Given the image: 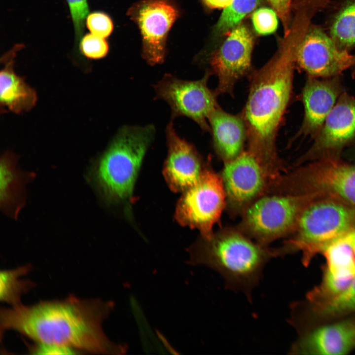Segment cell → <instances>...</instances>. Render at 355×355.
<instances>
[{
	"instance_id": "cell-1",
	"label": "cell",
	"mask_w": 355,
	"mask_h": 355,
	"mask_svg": "<svg viewBox=\"0 0 355 355\" xmlns=\"http://www.w3.org/2000/svg\"><path fill=\"white\" fill-rule=\"evenodd\" d=\"M309 26L305 18H294L275 55L249 74L248 97L242 114L247 150L270 178L287 171L278 154L276 138L292 93L297 50Z\"/></svg>"
},
{
	"instance_id": "cell-2",
	"label": "cell",
	"mask_w": 355,
	"mask_h": 355,
	"mask_svg": "<svg viewBox=\"0 0 355 355\" xmlns=\"http://www.w3.org/2000/svg\"><path fill=\"white\" fill-rule=\"evenodd\" d=\"M110 308L109 303L99 299L71 295L30 306L21 303L1 308V340L6 330H13L36 343L94 354L111 353L113 347L101 325Z\"/></svg>"
},
{
	"instance_id": "cell-3",
	"label": "cell",
	"mask_w": 355,
	"mask_h": 355,
	"mask_svg": "<svg viewBox=\"0 0 355 355\" xmlns=\"http://www.w3.org/2000/svg\"><path fill=\"white\" fill-rule=\"evenodd\" d=\"M193 261L216 271L225 287L243 293L251 300L264 267L276 256L274 248L263 246L236 228L225 227L201 236L192 248Z\"/></svg>"
},
{
	"instance_id": "cell-4",
	"label": "cell",
	"mask_w": 355,
	"mask_h": 355,
	"mask_svg": "<svg viewBox=\"0 0 355 355\" xmlns=\"http://www.w3.org/2000/svg\"><path fill=\"white\" fill-rule=\"evenodd\" d=\"M155 127H121L100 158L96 178L109 202L122 204L130 211L135 182L143 160L153 141Z\"/></svg>"
},
{
	"instance_id": "cell-5",
	"label": "cell",
	"mask_w": 355,
	"mask_h": 355,
	"mask_svg": "<svg viewBox=\"0 0 355 355\" xmlns=\"http://www.w3.org/2000/svg\"><path fill=\"white\" fill-rule=\"evenodd\" d=\"M355 230V206L339 199L317 194L302 212L296 228L277 256L301 251L306 264L326 244Z\"/></svg>"
},
{
	"instance_id": "cell-6",
	"label": "cell",
	"mask_w": 355,
	"mask_h": 355,
	"mask_svg": "<svg viewBox=\"0 0 355 355\" xmlns=\"http://www.w3.org/2000/svg\"><path fill=\"white\" fill-rule=\"evenodd\" d=\"M316 196L265 193L246 209L237 227L256 243L268 247L292 234L302 212Z\"/></svg>"
},
{
	"instance_id": "cell-7",
	"label": "cell",
	"mask_w": 355,
	"mask_h": 355,
	"mask_svg": "<svg viewBox=\"0 0 355 355\" xmlns=\"http://www.w3.org/2000/svg\"><path fill=\"white\" fill-rule=\"evenodd\" d=\"M275 188L281 193L329 196L355 206V164L340 158L311 161L282 174Z\"/></svg>"
},
{
	"instance_id": "cell-8",
	"label": "cell",
	"mask_w": 355,
	"mask_h": 355,
	"mask_svg": "<svg viewBox=\"0 0 355 355\" xmlns=\"http://www.w3.org/2000/svg\"><path fill=\"white\" fill-rule=\"evenodd\" d=\"M226 208V196L220 174L207 166L198 181L183 192L176 218L181 225L196 229L208 237Z\"/></svg>"
},
{
	"instance_id": "cell-9",
	"label": "cell",
	"mask_w": 355,
	"mask_h": 355,
	"mask_svg": "<svg viewBox=\"0 0 355 355\" xmlns=\"http://www.w3.org/2000/svg\"><path fill=\"white\" fill-rule=\"evenodd\" d=\"M212 72L197 80H186L166 74L154 85L156 97L170 106L172 120L182 116L191 119L202 130L210 132L209 118L219 106L215 91L208 86Z\"/></svg>"
},
{
	"instance_id": "cell-10",
	"label": "cell",
	"mask_w": 355,
	"mask_h": 355,
	"mask_svg": "<svg viewBox=\"0 0 355 355\" xmlns=\"http://www.w3.org/2000/svg\"><path fill=\"white\" fill-rule=\"evenodd\" d=\"M227 213L241 216L246 209L264 194L270 179L256 158L248 150L224 163L220 174Z\"/></svg>"
},
{
	"instance_id": "cell-11",
	"label": "cell",
	"mask_w": 355,
	"mask_h": 355,
	"mask_svg": "<svg viewBox=\"0 0 355 355\" xmlns=\"http://www.w3.org/2000/svg\"><path fill=\"white\" fill-rule=\"evenodd\" d=\"M309 149L297 165L326 158H340L355 141V97L344 91L326 118Z\"/></svg>"
},
{
	"instance_id": "cell-12",
	"label": "cell",
	"mask_w": 355,
	"mask_h": 355,
	"mask_svg": "<svg viewBox=\"0 0 355 355\" xmlns=\"http://www.w3.org/2000/svg\"><path fill=\"white\" fill-rule=\"evenodd\" d=\"M296 64L308 76L340 75L355 64V55L342 50L320 28L310 26L296 52Z\"/></svg>"
},
{
	"instance_id": "cell-13",
	"label": "cell",
	"mask_w": 355,
	"mask_h": 355,
	"mask_svg": "<svg viewBox=\"0 0 355 355\" xmlns=\"http://www.w3.org/2000/svg\"><path fill=\"white\" fill-rule=\"evenodd\" d=\"M228 33L210 60V71L218 79L215 90L217 95H232L236 83L252 72L253 39L251 32L246 26L240 24Z\"/></svg>"
},
{
	"instance_id": "cell-14",
	"label": "cell",
	"mask_w": 355,
	"mask_h": 355,
	"mask_svg": "<svg viewBox=\"0 0 355 355\" xmlns=\"http://www.w3.org/2000/svg\"><path fill=\"white\" fill-rule=\"evenodd\" d=\"M142 36V55L150 65L163 62L166 40L178 12L171 0H143L130 10Z\"/></svg>"
},
{
	"instance_id": "cell-15",
	"label": "cell",
	"mask_w": 355,
	"mask_h": 355,
	"mask_svg": "<svg viewBox=\"0 0 355 355\" xmlns=\"http://www.w3.org/2000/svg\"><path fill=\"white\" fill-rule=\"evenodd\" d=\"M166 137L168 155L163 174L171 189L183 192L198 181L207 166L194 146L178 135L172 120Z\"/></svg>"
},
{
	"instance_id": "cell-16",
	"label": "cell",
	"mask_w": 355,
	"mask_h": 355,
	"mask_svg": "<svg viewBox=\"0 0 355 355\" xmlns=\"http://www.w3.org/2000/svg\"><path fill=\"white\" fill-rule=\"evenodd\" d=\"M343 92L340 75L328 78L308 76L301 94L303 120L294 139L301 136L314 139Z\"/></svg>"
},
{
	"instance_id": "cell-17",
	"label": "cell",
	"mask_w": 355,
	"mask_h": 355,
	"mask_svg": "<svg viewBox=\"0 0 355 355\" xmlns=\"http://www.w3.org/2000/svg\"><path fill=\"white\" fill-rule=\"evenodd\" d=\"M319 253L326 260L320 284L308 295L318 305L338 295L355 276V255L350 246L338 238L322 247Z\"/></svg>"
},
{
	"instance_id": "cell-18",
	"label": "cell",
	"mask_w": 355,
	"mask_h": 355,
	"mask_svg": "<svg viewBox=\"0 0 355 355\" xmlns=\"http://www.w3.org/2000/svg\"><path fill=\"white\" fill-rule=\"evenodd\" d=\"M355 349V320H345L319 327L302 335L291 354L342 355Z\"/></svg>"
},
{
	"instance_id": "cell-19",
	"label": "cell",
	"mask_w": 355,
	"mask_h": 355,
	"mask_svg": "<svg viewBox=\"0 0 355 355\" xmlns=\"http://www.w3.org/2000/svg\"><path fill=\"white\" fill-rule=\"evenodd\" d=\"M209 123L214 149L224 163L244 151L247 132L242 114H230L218 106L210 116Z\"/></svg>"
},
{
	"instance_id": "cell-20",
	"label": "cell",
	"mask_w": 355,
	"mask_h": 355,
	"mask_svg": "<svg viewBox=\"0 0 355 355\" xmlns=\"http://www.w3.org/2000/svg\"><path fill=\"white\" fill-rule=\"evenodd\" d=\"M20 46L5 54L0 73V103L1 110L21 114L32 109L37 101L36 91L14 71V60Z\"/></svg>"
},
{
	"instance_id": "cell-21",
	"label": "cell",
	"mask_w": 355,
	"mask_h": 355,
	"mask_svg": "<svg viewBox=\"0 0 355 355\" xmlns=\"http://www.w3.org/2000/svg\"><path fill=\"white\" fill-rule=\"evenodd\" d=\"M330 37L342 50L355 46V0H348L336 14L330 28Z\"/></svg>"
},
{
	"instance_id": "cell-22",
	"label": "cell",
	"mask_w": 355,
	"mask_h": 355,
	"mask_svg": "<svg viewBox=\"0 0 355 355\" xmlns=\"http://www.w3.org/2000/svg\"><path fill=\"white\" fill-rule=\"evenodd\" d=\"M31 269L30 265H26L12 270L0 271V301L12 306L21 304V295L29 291L35 284L30 280L20 279V277Z\"/></svg>"
},
{
	"instance_id": "cell-23",
	"label": "cell",
	"mask_w": 355,
	"mask_h": 355,
	"mask_svg": "<svg viewBox=\"0 0 355 355\" xmlns=\"http://www.w3.org/2000/svg\"><path fill=\"white\" fill-rule=\"evenodd\" d=\"M261 2L262 0H233L231 4L223 9L215 27L216 33L220 35L228 33Z\"/></svg>"
},
{
	"instance_id": "cell-24",
	"label": "cell",
	"mask_w": 355,
	"mask_h": 355,
	"mask_svg": "<svg viewBox=\"0 0 355 355\" xmlns=\"http://www.w3.org/2000/svg\"><path fill=\"white\" fill-rule=\"evenodd\" d=\"M318 312L323 316H336L355 311V276L342 292L318 305Z\"/></svg>"
},
{
	"instance_id": "cell-25",
	"label": "cell",
	"mask_w": 355,
	"mask_h": 355,
	"mask_svg": "<svg viewBox=\"0 0 355 355\" xmlns=\"http://www.w3.org/2000/svg\"><path fill=\"white\" fill-rule=\"evenodd\" d=\"M278 14L273 8L261 7L252 14V21L255 31L260 35L274 33L278 25Z\"/></svg>"
},
{
	"instance_id": "cell-26",
	"label": "cell",
	"mask_w": 355,
	"mask_h": 355,
	"mask_svg": "<svg viewBox=\"0 0 355 355\" xmlns=\"http://www.w3.org/2000/svg\"><path fill=\"white\" fill-rule=\"evenodd\" d=\"M79 46L82 54L89 59H101L108 51V45L105 38L91 33L81 38Z\"/></svg>"
},
{
	"instance_id": "cell-27",
	"label": "cell",
	"mask_w": 355,
	"mask_h": 355,
	"mask_svg": "<svg viewBox=\"0 0 355 355\" xmlns=\"http://www.w3.org/2000/svg\"><path fill=\"white\" fill-rule=\"evenodd\" d=\"M280 18L284 29V33L289 29L291 24V13L294 3L311 2L323 7L327 4V0H266Z\"/></svg>"
},
{
	"instance_id": "cell-28",
	"label": "cell",
	"mask_w": 355,
	"mask_h": 355,
	"mask_svg": "<svg viewBox=\"0 0 355 355\" xmlns=\"http://www.w3.org/2000/svg\"><path fill=\"white\" fill-rule=\"evenodd\" d=\"M73 23L75 39L79 43L82 38L86 19L89 14L87 0H66Z\"/></svg>"
},
{
	"instance_id": "cell-29",
	"label": "cell",
	"mask_w": 355,
	"mask_h": 355,
	"mask_svg": "<svg viewBox=\"0 0 355 355\" xmlns=\"http://www.w3.org/2000/svg\"><path fill=\"white\" fill-rule=\"evenodd\" d=\"M86 25L90 33L104 38L110 35L113 28L110 17L101 12L89 14L86 19Z\"/></svg>"
},
{
	"instance_id": "cell-30",
	"label": "cell",
	"mask_w": 355,
	"mask_h": 355,
	"mask_svg": "<svg viewBox=\"0 0 355 355\" xmlns=\"http://www.w3.org/2000/svg\"><path fill=\"white\" fill-rule=\"evenodd\" d=\"M76 350L60 346L36 343L30 348L33 354L37 355H73Z\"/></svg>"
},
{
	"instance_id": "cell-31",
	"label": "cell",
	"mask_w": 355,
	"mask_h": 355,
	"mask_svg": "<svg viewBox=\"0 0 355 355\" xmlns=\"http://www.w3.org/2000/svg\"><path fill=\"white\" fill-rule=\"evenodd\" d=\"M207 6L212 9H225L229 6L233 0H203Z\"/></svg>"
},
{
	"instance_id": "cell-32",
	"label": "cell",
	"mask_w": 355,
	"mask_h": 355,
	"mask_svg": "<svg viewBox=\"0 0 355 355\" xmlns=\"http://www.w3.org/2000/svg\"><path fill=\"white\" fill-rule=\"evenodd\" d=\"M339 238L345 241L350 246L355 255V230L349 232Z\"/></svg>"
},
{
	"instance_id": "cell-33",
	"label": "cell",
	"mask_w": 355,
	"mask_h": 355,
	"mask_svg": "<svg viewBox=\"0 0 355 355\" xmlns=\"http://www.w3.org/2000/svg\"><path fill=\"white\" fill-rule=\"evenodd\" d=\"M352 68V69H353V70H352V72H353L352 75H355V64L354 65V66Z\"/></svg>"
}]
</instances>
